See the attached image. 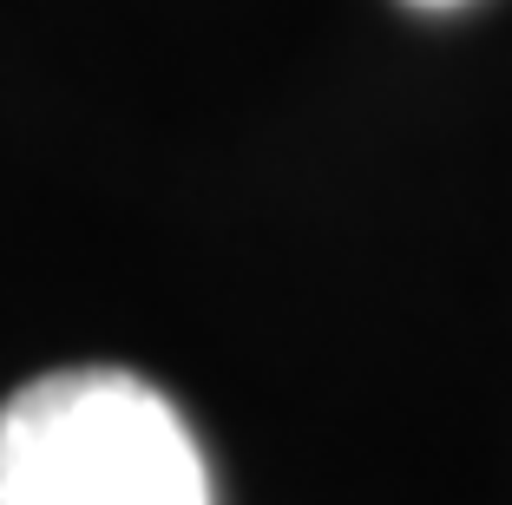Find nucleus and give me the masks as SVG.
Returning <instances> with one entry per match:
<instances>
[{"instance_id": "1", "label": "nucleus", "mask_w": 512, "mask_h": 505, "mask_svg": "<svg viewBox=\"0 0 512 505\" xmlns=\"http://www.w3.org/2000/svg\"><path fill=\"white\" fill-rule=\"evenodd\" d=\"M0 505H211V466L151 381L60 368L0 407Z\"/></svg>"}, {"instance_id": "2", "label": "nucleus", "mask_w": 512, "mask_h": 505, "mask_svg": "<svg viewBox=\"0 0 512 505\" xmlns=\"http://www.w3.org/2000/svg\"><path fill=\"white\" fill-rule=\"evenodd\" d=\"M407 7H434V14H440V7H460V0H407Z\"/></svg>"}]
</instances>
